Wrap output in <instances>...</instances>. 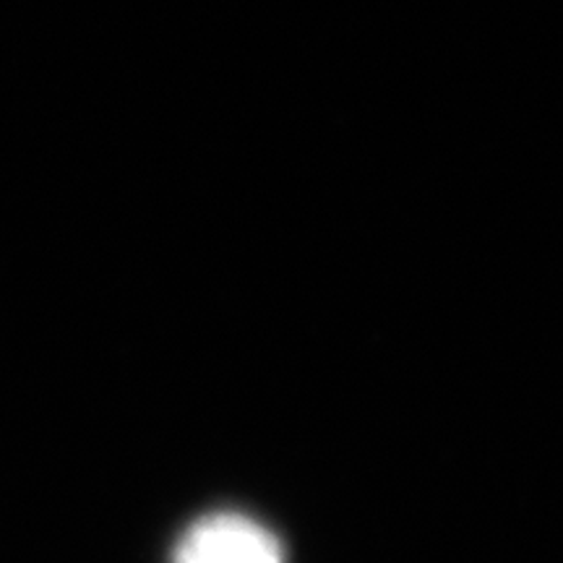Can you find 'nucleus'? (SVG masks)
Here are the masks:
<instances>
[{
    "label": "nucleus",
    "instance_id": "obj_1",
    "mask_svg": "<svg viewBox=\"0 0 563 563\" xmlns=\"http://www.w3.org/2000/svg\"><path fill=\"white\" fill-rule=\"evenodd\" d=\"M170 563H287L279 534L243 511H209L175 540Z\"/></svg>",
    "mask_w": 563,
    "mask_h": 563
}]
</instances>
